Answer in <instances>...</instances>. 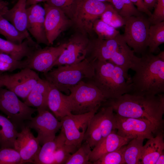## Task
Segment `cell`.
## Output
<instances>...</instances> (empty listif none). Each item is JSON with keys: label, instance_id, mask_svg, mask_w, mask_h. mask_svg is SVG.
<instances>
[{"label": "cell", "instance_id": "15", "mask_svg": "<svg viewBox=\"0 0 164 164\" xmlns=\"http://www.w3.org/2000/svg\"><path fill=\"white\" fill-rule=\"evenodd\" d=\"M44 8L46 37L49 44H53L61 33L72 25V22L60 9L45 3Z\"/></svg>", "mask_w": 164, "mask_h": 164}, {"label": "cell", "instance_id": "4", "mask_svg": "<svg viewBox=\"0 0 164 164\" xmlns=\"http://www.w3.org/2000/svg\"><path fill=\"white\" fill-rule=\"evenodd\" d=\"M57 67L43 73L45 79L68 95L70 88L84 80L91 79L94 74L92 63L86 58L77 63Z\"/></svg>", "mask_w": 164, "mask_h": 164}, {"label": "cell", "instance_id": "22", "mask_svg": "<svg viewBox=\"0 0 164 164\" xmlns=\"http://www.w3.org/2000/svg\"><path fill=\"white\" fill-rule=\"evenodd\" d=\"M50 84L45 79H40L31 91L24 103L38 110L48 109L47 99Z\"/></svg>", "mask_w": 164, "mask_h": 164}, {"label": "cell", "instance_id": "34", "mask_svg": "<svg viewBox=\"0 0 164 164\" xmlns=\"http://www.w3.org/2000/svg\"><path fill=\"white\" fill-rule=\"evenodd\" d=\"M126 145L122 146L117 150L105 154L93 162V164H125L123 158V154Z\"/></svg>", "mask_w": 164, "mask_h": 164}, {"label": "cell", "instance_id": "32", "mask_svg": "<svg viewBox=\"0 0 164 164\" xmlns=\"http://www.w3.org/2000/svg\"><path fill=\"white\" fill-rule=\"evenodd\" d=\"M93 29L97 35V38L102 39H112L120 33L116 28L99 19L94 22Z\"/></svg>", "mask_w": 164, "mask_h": 164}, {"label": "cell", "instance_id": "5", "mask_svg": "<svg viewBox=\"0 0 164 164\" xmlns=\"http://www.w3.org/2000/svg\"><path fill=\"white\" fill-rule=\"evenodd\" d=\"M66 95L70 110L74 114H83L98 110L107 99L94 84L84 80L69 89Z\"/></svg>", "mask_w": 164, "mask_h": 164}, {"label": "cell", "instance_id": "38", "mask_svg": "<svg viewBox=\"0 0 164 164\" xmlns=\"http://www.w3.org/2000/svg\"><path fill=\"white\" fill-rule=\"evenodd\" d=\"M123 9L121 16L123 17L131 16H138L142 15L141 12L136 8L129 0H121Z\"/></svg>", "mask_w": 164, "mask_h": 164}, {"label": "cell", "instance_id": "28", "mask_svg": "<svg viewBox=\"0 0 164 164\" xmlns=\"http://www.w3.org/2000/svg\"><path fill=\"white\" fill-rule=\"evenodd\" d=\"M144 140L134 138L126 145L123 154L125 164H141L140 159Z\"/></svg>", "mask_w": 164, "mask_h": 164}, {"label": "cell", "instance_id": "39", "mask_svg": "<svg viewBox=\"0 0 164 164\" xmlns=\"http://www.w3.org/2000/svg\"><path fill=\"white\" fill-rule=\"evenodd\" d=\"M137 7V9L141 12H144L148 15L149 17L152 15V13L145 5L143 0H129Z\"/></svg>", "mask_w": 164, "mask_h": 164}, {"label": "cell", "instance_id": "41", "mask_svg": "<svg viewBox=\"0 0 164 164\" xmlns=\"http://www.w3.org/2000/svg\"><path fill=\"white\" fill-rule=\"evenodd\" d=\"M111 4L116 11L121 15L123 9V4L121 0H111Z\"/></svg>", "mask_w": 164, "mask_h": 164}, {"label": "cell", "instance_id": "21", "mask_svg": "<svg viewBox=\"0 0 164 164\" xmlns=\"http://www.w3.org/2000/svg\"><path fill=\"white\" fill-rule=\"evenodd\" d=\"M26 1L27 0H18L12 8L7 9L2 16L19 31L30 36L27 28Z\"/></svg>", "mask_w": 164, "mask_h": 164}, {"label": "cell", "instance_id": "18", "mask_svg": "<svg viewBox=\"0 0 164 164\" xmlns=\"http://www.w3.org/2000/svg\"><path fill=\"white\" fill-rule=\"evenodd\" d=\"M26 9L28 31L36 39L37 44L49 45L44 26L46 12L44 8L37 4L31 5L27 8Z\"/></svg>", "mask_w": 164, "mask_h": 164}, {"label": "cell", "instance_id": "43", "mask_svg": "<svg viewBox=\"0 0 164 164\" xmlns=\"http://www.w3.org/2000/svg\"><path fill=\"white\" fill-rule=\"evenodd\" d=\"M47 0H27L26 8L32 5L37 4L40 2H45Z\"/></svg>", "mask_w": 164, "mask_h": 164}, {"label": "cell", "instance_id": "33", "mask_svg": "<svg viewBox=\"0 0 164 164\" xmlns=\"http://www.w3.org/2000/svg\"><path fill=\"white\" fill-rule=\"evenodd\" d=\"M100 18L103 22L116 29L125 24L124 17L118 13L111 4L108 3Z\"/></svg>", "mask_w": 164, "mask_h": 164}, {"label": "cell", "instance_id": "30", "mask_svg": "<svg viewBox=\"0 0 164 164\" xmlns=\"http://www.w3.org/2000/svg\"><path fill=\"white\" fill-rule=\"evenodd\" d=\"M91 148L88 142L81 144L78 149L68 159L65 164H91L89 161Z\"/></svg>", "mask_w": 164, "mask_h": 164}, {"label": "cell", "instance_id": "1", "mask_svg": "<svg viewBox=\"0 0 164 164\" xmlns=\"http://www.w3.org/2000/svg\"><path fill=\"white\" fill-rule=\"evenodd\" d=\"M104 105L111 106L114 113L123 117L149 120L162 131L164 113V95H138L125 94L115 99H108Z\"/></svg>", "mask_w": 164, "mask_h": 164}, {"label": "cell", "instance_id": "31", "mask_svg": "<svg viewBox=\"0 0 164 164\" xmlns=\"http://www.w3.org/2000/svg\"><path fill=\"white\" fill-rule=\"evenodd\" d=\"M82 0H47L45 3L60 9L71 20L78 6Z\"/></svg>", "mask_w": 164, "mask_h": 164}, {"label": "cell", "instance_id": "40", "mask_svg": "<svg viewBox=\"0 0 164 164\" xmlns=\"http://www.w3.org/2000/svg\"><path fill=\"white\" fill-rule=\"evenodd\" d=\"M18 69L16 66L0 61V73L7 71L12 72Z\"/></svg>", "mask_w": 164, "mask_h": 164}, {"label": "cell", "instance_id": "42", "mask_svg": "<svg viewBox=\"0 0 164 164\" xmlns=\"http://www.w3.org/2000/svg\"><path fill=\"white\" fill-rule=\"evenodd\" d=\"M143 1L145 6L150 10L155 6L157 0H143Z\"/></svg>", "mask_w": 164, "mask_h": 164}, {"label": "cell", "instance_id": "8", "mask_svg": "<svg viewBox=\"0 0 164 164\" xmlns=\"http://www.w3.org/2000/svg\"><path fill=\"white\" fill-rule=\"evenodd\" d=\"M108 4L96 0H82L71 19L72 24L80 33L91 35L94 22L100 17Z\"/></svg>", "mask_w": 164, "mask_h": 164}, {"label": "cell", "instance_id": "9", "mask_svg": "<svg viewBox=\"0 0 164 164\" xmlns=\"http://www.w3.org/2000/svg\"><path fill=\"white\" fill-rule=\"evenodd\" d=\"M0 111L6 115L15 126L23 125L24 121L30 120L37 111L27 105L9 90L0 87Z\"/></svg>", "mask_w": 164, "mask_h": 164}, {"label": "cell", "instance_id": "17", "mask_svg": "<svg viewBox=\"0 0 164 164\" xmlns=\"http://www.w3.org/2000/svg\"><path fill=\"white\" fill-rule=\"evenodd\" d=\"M41 147L39 141L27 126L22 125L21 132L18 133L15 140L14 149L20 154V164L33 163Z\"/></svg>", "mask_w": 164, "mask_h": 164}, {"label": "cell", "instance_id": "24", "mask_svg": "<svg viewBox=\"0 0 164 164\" xmlns=\"http://www.w3.org/2000/svg\"><path fill=\"white\" fill-rule=\"evenodd\" d=\"M47 105L48 108L58 119L60 120L63 117L71 113L66 95L50 84L47 99Z\"/></svg>", "mask_w": 164, "mask_h": 164}, {"label": "cell", "instance_id": "25", "mask_svg": "<svg viewBox=\"0 0 164 164\" xmlns=\"http://www.w3.org/2000/svg\"><path fill=\"white\" fill-rule=\"evenodd\" d=\"M66 138L63 131L52 141L42 145L33 163L37 164H54V154L56 149L65 143Z\"/></svg>", "mask_w": 164, "mask_h": 164}, {"label": "cell", "instance_id": "44", "mask_svg": "<svg viewBox=\"0 0 164 164\" xmlns=\"http://www.w3.org/2000/svg\"><path fill=\"white\" fill-rule=\"evenodd\" d=\"M164 164V152H163L159 157L155 164Z\"/></svg>", "mask_w": 164, "mask_h": 164}, {"label": "cell", "instance_id": "7", "mask_svg": "<svg viewBox=\"0 0 164 164\" xmlns=\"http://www.w3.org/2000/svg\"><path fill=\"white\" fill-rule=\"evenodd\" d=\"M124 32L122 35L124 40L134 52L144 53L148 47L150 23L142 15L138 16L124 17Z\"/></svg>", "mask_w": 164, "mask_h": 164}, {"label": "cell", "instance_id": "37", "mask_svg": "<svg viewBox=\"0 0 164 164\" xmlns=\"http://www.w3.org/2000/svg\"><path fill=\"white\" fill-rule=\"evenodd\" d=\"M155 5L154 12L148 19L150 24L152 25L164 20V0H157Z\"/></svg>", "mask_w": 164, "mask_h": 164}, {"label": "cell", "instance_id": "13", "mask_svg": "<svg viewBox=\"0 0 164 164\" xmlns=\"http://www.w3.org/2000/svg\"><path fill=\"white\" fill-rule=\"evenodd\" d=\"M38 114L32 118L27 126L35 130L37 133L40 145L53 140L56 134L62 127V123L48 109L37 110Z\"/></svg>", "mask_w": 164, "mask_h": 164}, {"label": "cell", "instance_id": "23", "mask_svg": "<svg viewBox=\"0 0 164 164\" xmlns=\"http://www.w3.org/2000/svg\"><path fill=\"white\" fill-rule=\"evenodd\" d=\"M143 145L141 159V164H155L159 155L164 152V140L162 131L148 139Z\"/></svg>", "mask_w": 164, "mask_h": 164}, {"label": "cell", "instance_id": "2", "mask_svg": "<svg viewBox=\"0 0 164 164\" xmlns=\"http://www.w3.org/2000/svg\"><path fill=\"white\" fill-rule=\"evenodd\" d=\"M135 73L131 77L130 94L156 95L164 92V53L157 55L143 53L132 69Z\"/></svg>", "mask_w": 164, "mask_h": 164}, {"label": "cell", "instance_id": "10", "mask_svg": "<svg viewBox=\"0 0 164 164\" xmlns=\"http://www.w3.org/2000/svg\"><path fill=\"white\" fill-rule=\"evenodd\" d=\"M40 79L35 70L26 68L14 74H0V85L25 100Z\"/></svg>", "mask_w": 164, "mask_h": 164}, {"label": "cell", "instance_id": "27", "mask_svg": "<svg viewBox=\"0 0 164 164\" xmlns=\"http://www.w3.org/2000/svg\"><path fill=\"white\" fill-rule=\"evenodd\" d=\"M0 15V34L7 40L17 44H21L26 38H31L18 30L8 21Z\"/></svg>", "mask_w": 164, "mask_h": 164}, {"label": "cell", "instance_id": "20", "mask_svg": "<svg viewBox=\"0 0 164 164\" xmlns=\"http://www.w3.org/2000/svg\"><path fill=\"white\" fill-rule=\"evenodd\" d=\"M131 139L112 132L96 145L91 151L89 161L93 164L105 154L127 145Z\"/></svg>", "mask_w": 164, "mask_h": 164}, {"label": "cell", "instance_id": "14", "mask_svg": "<svg viewBox=\"0 0 164 164\" xmlns=\"http://www.w3.org/2000/svg\"><path fill=\"white\" fill-rule=\"evenodd\" d=\"M90 43L87 36L81 33L73 36L66 43V47L55 62L53 67L75 64L85 59Z\"/></svg>", "mask_w": 164, "mask_h": 164}, {"label": "cell", "instance_id": "48", "mask_svg": "<svg viewBox=\"0 0 164 164\" xmlns=\"http://www.w3.org/2000/svg\"><path fill=\"white\" fill-rule=\"evenodd\" d=\"M2 0H0V1H2Z\"/></svg>", "mask_w": 164, "mask_h": 164}, {"label": "cell", "instance_id": "49", "mask_svg": "<svg viewBox=\"0 0 164 164\" xmlns=\"http://www.w3.org/2000/svg\"><path fill=\"white\" fill-rule=\"evenodd\" d=\"M1 87V86H0V87Z\"/></svg>", "mask_w": 164, "mask_h": 164}, {"label": "cell", "instance_id": "6", "mask_svg": "<svg viewBox=\"0 0 164 164\" xmlns=\"http://www.w3.org/2000/svg\"><path fill=\"white\" fill-rule=\"evenodd\" d=\"M97 112L89 121L83 139L91 149L116 129L115 114L111 106L104 105Z\"/></svg>", "mask_w": 164, "mask_h": 164}, {"label": "cell", "instance_id": "3", "mask_svg": "<svg viewBox=\"0 0 164 164\" xmlns=\"http://www.w3.org/2000/svg\"><path fill=\"white\" fill-rule=\"evenodd\" d=\"M91 62L94 74L87 81L95 85L107 100L117 98L130 92L131 77L122 68L108 61Z\"/></svg>", "mask_w": 164, "mask_h": 164}, {"label": "cell", "instance_id": "47", "mask_svg": "<svg viewBox=\"0 0 164 164\" xmlns=\"http://www.w3.org/2000/svg\"><path fill=\"white\" fill-rule=\"evenodd\" d=\"M101 2H109L111 3V0H96Z\"/></svg>", "mask_w": 164, "mask_h": 164}, {"label": "cell", "instance_id": "35", "mask_svg": "<svg viewBox=\"0 0 164 164\" xmlns=\"http://www.w3.org/2000/svg\"><path fill=\"white\" fill-rule=\"evenodd\" d=\"M79 148L73 145L64 144L55 151L54 164H65L68 159Z\"/></svg>", "mask_w": 164, "mask_h": 164}, {"label": "cell", "instance_id": "29", "mask_svg": "<svg viewBox=\"0 0 164 164\" xmlns=\"http://www.w3.org/2000/svg\"><path fill=\"white\" fill-rule=\"evenodd\" d=\"M164 43V21L150 26L147 46L149 53L154 52Z\"/></svg>", "mask_w": 164, "mask_h": 164}, {"label": "cell", "instance_id": "19", "mask_svg": "<svg viewBox=\"0 0 164 164\" xmlns=\"http://www.w3.org/2000/svg\"><path fill=\"white\" fill-rule=\"evenodd\" d=\"M41 48L32 38H26L21 44H17L0 37V53L7 54L17 60L30 57Z\"/></svg>", "mask_w": 164, "mask_h": 164}, {"label": "cell", "instance_id": "36", "mask_svg": "<svg viewBox=\"0 0 164 164\" xmlns=\"http://www.w3.org/2000/svg\"><path fill=\"white\" fill-rule=\"evenodd\" d=\"M21 158L15 149L0 148V164H20Z\"/></svg>", "mask_w": 164, "mask_h": 164}, {"label": "cell", "instance_id": "16", "mask_svg": "<svg viewBox=\"0 0 164 164\" xmlns=\"http://www.w3.org/2000/svg\"><path fill=\"white\" fill-rule=\"evenodd\" d=\"M66 43L53 47L41 48L36 51L29 58H26V67L34 70L46 73L53 68L57 59L64 50Z\"/></svg>", "mask_w": 164, "mask_h": 164}, {"label": "cell", "instance_id": "11", "mask_svg": "<svg viewBox=\"0 0 164 164\" xmlns=\"http://www.w3.org/2000/svg\"><path fill=\"white\" fill-rule=\"evenodd\" d=\"M115 116L117 133L122 137L131 140L149 139L160 132L149 120L122 117L115 114Z\"/></svg>", "mask_w": 164, "mask_h": 164}, {"label": "cell", "instance_id": "46", "mask_svg": "<svg viewBox=\"0 0 164 164\" xmlns=\"http://www.w3.org/2000/svg\"><path fill=\"white\" fill-rule=\"evenodd\" d=\"M8 9V7H7L5 8H4V9H3L2 10H1V11H0V15L1 14H2V15L5 12V11Z\"/></svg>", "mask_w": 164, "mask_h": 164}, {"label": "cell", "instance_id": "26", "mask_svg": "<svg viewBox=\"0 0 164 164\" xmlns=\"http://www.w3.org/2000/svg\"><path fill=\"white\" fill-rule=\"evenodd\" d=\"M18 133L14 123L8 118L0 114V148L14 149Z\"/></svg>", "mask_w": 164, "mask_h": 164}, {"label": "cell", "instance_id": "45", "mask_svg": "<svg viewBox=\"0 0 164 164\" xmlns=\"http://www.w3.org/2000/svg\"><path fill=\"white\" fill-rule=\"evenodd\" d=\"M9 4V2L7 1H0V11L8 7Z\"/></svg>", "mask_w": 164, "mask_h": 164}, {"label": "cell", "instance_id": "12", "mask_svg": "<svg viewBox=\"0 0 164 164\" xmlns=\"http://www.w3.org/2000/svg\"><path fill=\"white\" fill-rule=\"evenodd\" d=\"M97 110L81 114L71 113L61 119V129L66 137L65 144L80 147L83 141L89 121Z\"/></svg>", "mask_w": 164, "mask_h": 164}]
</instances>
